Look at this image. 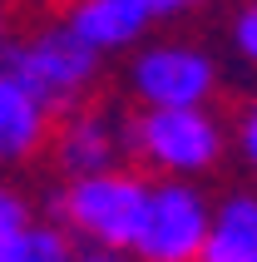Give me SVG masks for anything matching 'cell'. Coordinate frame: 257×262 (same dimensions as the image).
I'll return each mask as SVG.
<instances>
[{
  "label": "cell",
  "instance_id": "cell-1",
  "mask_svg": "<svg viewBox=\"0 0 257 262\" xmlns=\"http://www.w3.org/2000/svg\"><path fill=\"white\" fill-rule=\"evenodd\" d=\"M0 74H10L45 114H70L89 99L99 79V55L79 45L65 25H45L25 40H10L0 55Z\"/></svg>",
  "mask_w": 257,
  "mask_h": 262
},
{
  "label": "cell",
  "instance_id": "cell-2",
  "mask_svg": "<svg viewBox=\"0 0 257 262\" xmlns=\"http://www.w3.org/2000/svg\"><path fill=\"white\" fill-rule=\"evenodd\" d=\"M143 198H148V183L128 168H104V173H84L70 178L55 198L59 228L89 248L104 252H128L134 248V233H139L143 218Z\"/></svg>",
  "mask_w": 257,
  "mask_h": 262
},
{
  "label": "cell",
  "instance_id": "cell-3",
  "mask_svg": "<svg viewBox=\"0 0 257 262\" xmlns=\"http://www.w3.org/2000/svg\"><path fill=\"white\" fill-rule=\"evenodd\" d=\"M223 144H228L223 119L208 104H198V109H143L128 124V148L163 178H198L208 168H218Z\"/></svg>",
  "mask_w": 257,
  "mask_h": 262
},
{
  "label": "cell",
  "instance_id": "cell-4",
  "mask_svg": "<svg viewBox=\"0 0 257 262\" xmlns=\"http://www.w3.org/2000/svg\"><path fill=\"white\" fill-rule=\"evenodd\" d=\"M208 213H213V203L203 198L193 178H158V183H148L143 218L128 252L139 262H198Z\"/></svg>",
  "mask_w": 257,
  "mask_h": 262
},
{
  "label": "cell",
  "instance_id": "cell-5",
  "mask_svg": "<svg viewBox=\"0 0 257 262\" xmlns=\"http://www.w3.org/2000/svg\"><path fill=\"white\" fill-rule=\"evenodd\" d=\"M128 89L143 109H198L218 94V64L203 45L158 40L134 55Z\"/></svg>",
  "mask_w": 257,
  "mask_h": 262
},
{
  "label": "cell",
  "instance_id": "cell-6",
  "mask_svg": "<svg viewBox=\"0 0 257 262\" xmlns=\"http://www.w3.org/2000/svg\"><path fill=\"white\" fill-rule=\"evenodd\" d=\"M124 144H128V134L114 114H104V109H70L59 134H55V163L65 178L104 173V168H119Z\"/></svg>",
  "mask_w": 257,
  "mask_h": 262
},
{
  "label": "cell",
  "instance_id": "cell-7",
  "mask_svg": "<svg viewBox=\"0 0 257 262\" xmlns=\"http://www.w3.org/2000/svg\"><path fill=\"white\" fill-rule=\"evenodd\" d=\"M59 25L104 59V55H119V50H134L154 20H148L134 0H74L70 15H65Z\"/></svg>",
  "mask_w": 257,
  "mask_h": 262
},
{
  "label": "cell",
  "instance_id": "cell-8",
  "mask_svg": "<svg viewBox=\"0 0 257 262\" xmlns=\"http://www.w3.org/2000/svg\"><path fill=\"white\" fill-rule=\"evenodd\" d=\"M198 262H257V193H228L208 213Z\"/></svg>",
  "mask_w": 257,
  "mask_h": 262
},
{
  "label": "cell",
  "instance_id": "cell-9",
  "mask_svg": "<svg viewBox=\"0 0 257 262\" xmlns=\"http://www.w3.org/2000/svg\"><path fill=\"white\" fill-rule=\"evenodd\" d=\"M50 114L15 84L10 74H0V163H20L35 148H45Z\"/></svg>",
  "mask_w": 257,
  "mask_h": 262
},
{
  "label": "cell",
  "instance_id": "cell-10",
  "mask_svg": "<svg viewBox=\"0 0 257 262\" xmlns=\"http://www.w3.org/2000/svg\"><path fill=\"white\" fill-rule=\"evenodd\" d=\"M74 237L59 228V223H30L25 243L15 252V262H74Z\"/></svg>",
  "mask_w": 257,
  "mask_h": 262
},
{
  "label": "cell",
  "instance_id": "cell-11",
  "mask_svg": "<svg viewBox=\"0 0 257 262\" xmlns=\"http://www.w3.org/2000/svg\"><path fill=\"white\" fill-rule=\"evenodd\" d=\"M30 223H35L30 218V203L10 183H0V262H15V252H20V243H25V233H30Z\"/></svg>",
  "mask_w": 257,
  "mask_h": 262
},
{
  "label": "cell",
  "instance_id": "cell-12",
  "mask_svg": "<svg viewBox=\"0 0 257 262\" xmlns=\"http://www.w3.org/2000/svg\"><path fill=\"white\" fill-rule=\"evenodd\" d=\"M232 50L257 70V0H247L238 10V20H232Z\"/></svg>",
  "mask_w": 257,
  "mask_h": 262
},
{
  "label": "cell",
  "instance_id": "cell-13",
  "mask_svg": "<svg viewBox=\"0 0 257 262\" xmlns=\"http://www.w3.org/2000/svg\"><path fill=\"white\" fill-rule=\"evenodd\" d=\"M238 154L247 159V168H257V99L238 114Z\"/></svg>",
  "mask_w": 257,
  "mask_h": 262
},
{
  "label": "cell",
  "instance_id": "cell-14",
  "mask_svg": "<svg viewBox=\"0 0 257 262\" xmlns=\"http://www.w3.org/2000/svg\"><path fill=\"white\" fill-rule=\"evenodd\" d=\"M148 20H173V15H183V10H193V5H203V0H134Z\"/></svg>",
  "mask_w": 257,
  "mask_h": 262
},
{
  "label": "cell",
  "instance_id": "cell-15",
  "mask_svg": "<svg viewBox=\"0 0 257 262\" xmlns=\"http://www.w3.org/2000/svg\"><path fill=\"white\" fill-rule=\"evenodd\" d=\"M74 262H128V252H104V248H89V252H79Z\"/></svg>",
  "mask_w": 257,
  "mask_h": 262
},
{
  "label": "cell",
  "instance_id": "cell-16",
  "mask_svg": "<svg viewBox=\"0 0 257 262\" xmlns=\"http://www.w3.org/2000/svg\"><path fill=\"white\" fill-rule=\"evenodd\" d=\"M5 45H10V25H5V10H0V55H5Z\"/></svg>",
  "mask_w": 257,
  "mask_h": 262
}]
</instances>
